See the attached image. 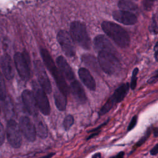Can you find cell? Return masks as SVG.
I'll return each instance as SVG.
<instances>
[{"label": "cell", "instance_id": "74e56055", "mask_svg": "<svg viewBox=\"0 0 158 158\" xmlns=\"http://www.w3.org/2000/svg\"><path fill=\"white\" fill-rule=\"evenodd\" d=\"M91 158H102L101 154L100 152H96L92 156Z\"/></svg>", "mask_w": 158, "mask_h": 158}, {"label": "cell", "instance_id": "484cf974", "mask_svg": "<svg viewBox=\"0 0 158 158\" xmlns=\"http://www.w3.org/2000/svg\"><path fill=\"white\" fill-rule=\"evenodd\" d=\"M137 121H138V117H137V115L133 116L131 118V120H130V123H129V124L128 125L127 131H131L132 129H133L135 127V126L137 124Z\"/></svg>", "mask_w": 158, "mask_h": 158}, {"label": "cell", "instance_id": "f546056e", "mask_svg": "<svg viewBox=\"0 0 158 158\" xmlns=\"http://www.w3.org/2000/svg\"><path fill=\"white\" fill-rule=\"evenodd\" d=\"M157 78H158V74H157V72L156 71L155 73V75L151 77L148 80V83L149 84H153L155 83L157 81Z\"/></svg>", "mask_w": 158, "mask_h": 158}, {"label": "cell", "instance_id": "8fae6325", "mask_svg": "<svg viewBox=\"0 0 158 158\" xmlns=\"http://www.w3.org/2000/svg\"><path fill=\"white\" fill-rule=\"evenodd\" d=\"M22 99L27 111L34 117L38 115V107L33 93L28 90L25 89L22 93Z\"/></svg>", "mask_w": 158, "mask_h": 158}, {"label": "cell", "instance_id": "ac0fdd59", "mask_svg": "<svg viewBox=\"0 0 158 158\" xmlns=\"http://www.w3.org/2000/svg\"><path fill=\"white\" fill-rule=\"evenodd\" d=\"M94 44L96 49L99 51H107L114 54V48L110 42L104 35H98L94 40Z\"/></svg>", "mask_w": 158, "mask_h": 158}, {"label": "cell", "instance_id": "5bb4252c", "mask_svg": "<svg viewBox=\"0 0 158 158\" xmlns=\"http://www.w3.org/2000/svg\"><path fill=\"white\" fill-rule=\"evenodd\" d=\"M69 90L75 100L79 103L84 104L86 101L87 98L85 90L78 81H72L70 83Z\"/></svg>", "mask_w": 158, "mask_h": 158}, {"label": "cell", "instance_id": "ab89813d", "mask_svg": "<svg viewBox=\"0 0 158 158\" xmlns=\"http://www.w3.org/2000/svg\"><path fill=\"white\" fill-rule=\"evenodd\" d=\"M0 113H1V109H0Z\"/></svg>", "mask_w": 158, "mask_h": 158}, {"label": "cell", "instance_id": "277c9868", "mask_svg": "<svg viewBox=\"0 0 158 158\" xmlns=\"http://www.w3.org/2000/svg\"><path fill=\"white\" fill-rule=\"evenodd\" d=\"M70 33L73 41L83 48L89 49L90 40L85 24L78 21L73 22L70 25Z\"/></svg>", "mask_w": 158, "mask_h": 158}, {"label": "cell", "instance_id": "7402d4cb", "mask_svg": "<svg viewBox=\"0 0 158 158\" xmlns=\"http://www.w3.org/2000/svg\"><path fill=\"white\" fill-rule=\"evenodd\" d=\"M152 127H149V128H147V130H146L144 135L135 144V146L133 147L134 150L136 149V148L140 147L143 144H144L147 141V139L149 138V136L151 135V131H152Z\"/></svg>", "mask_w": 158, "mask_h": 158}, {"label": "cell", "instance_id": "e0dca14e", "mask_svg": "<svg viewBox=\"0 0 158 158\" xmlns=\"http://www.w3.org/2000/svg\"><path fill=\"white\" fill-rule=\"evenodd\" d=\"M78 76L82 83L91 91H95L96 88V81L89 71L86 68L81 67L78 72Z\"/></svg>", "mask_w": 158, "mask_h": 158}, {"label": "cell", "instance_id": "d6a6232c", "mask_svg": "<svg viewBox=\"0 0 158 158\" xmlns=\"http://www.w3.org/2000/svg\"><path fill=\"white\" fill-rule=\"evenodd\" d=\"M99 133H100V132H92V133H91V134L86 138V141H88L89 139H91L93 138L94 137H95V136H96L97 135H98L99 134Z\"/></svg>", "mask_w": 158, "mask_h": 158}, {"label": "cell", "instance_id": "d6986e66", "mask_svg": "<svg viewBox=\"0 0 158 158\" xmlns=\"http://www.w3.org/2000/svg\"><path fill=\"white\" fill-rule=\"evenodd\" d=\"M54 103L60 111H64L66 109L67 106V96L62 93L59 89H56L54 93Z\"/></svg>", "mask_w": 158, "mask_h": 158}, {"label": "cell", "instance_id": "f35d334b", "mask_svg": "<svg viewBox=\"0 0 158 158\" xmlns=\"http://www.w3.org/2000/svg\"><path fill=\"white\" fill-rule=\"evenodd\" d=\"M109 158H114V156H112V157H110Z\"/></svg>", "mask_w": 158, "mask_h": 158}, {"label": "cell", "instance_id": "4dcf8cb0", "mask_svg": "<svg viewBox=\"0 0 158 158\" xmlns=\"http://www.w3.org/2000/svg\"><path fill=\"white\" fill-rule=\"evenodd\" d=\"M158 153V144L156 143L155 146L151 149L150 154L152 156H156Z\"/></svg>", "mask_w": 158, "mask_h": 158}, {"label": "cell", "instance_id": "1f68e13d", "mask_svg": "<svg viewBox=\"0 0 158 158\" xmlns=\"http://www.w3.org/2000/svg\"><path fill=\"white\" fill-rule=\"evenodd\" d=\"M152 28H151V30H152L153 33H157V23H156V22L155 20V19L154 17H153V19H152Z\"/></svg>", "mask_w": 158, "mask_h": 158}, {"label": "cell", "instance_id": "f1b7e54d", "mask_svg": "<svg viewBox=\"0 0 158 158\" xmlns=\"http://www.w3.org/2000/svg\"><path fill=\"white\" fill-rule=\"evenodd\" d=\"M4 138H5V133H4V127L0 122V146L2 145V143H4Z\"/></svg>", "mask_w": 158, "mask_h": 158}, {"label": "cell", "instance_id": "44dd1931", "mask_svg": "<svg viewBox=\"0 0 158 158\" xmlns=\"http://www.w3.org/2000/svg\"><path fill=\"white\" fill-rule=\"evenodd\" d=\"M118 6L122 10L130 12L136 10L138 8L136 4L131 0H120L118 3Z\"/></svg>", "mask_w": 158, "mask_h": 158}, {"label": "cell", "instance_id": "603a6c76", "mask_svg": "<svg viewBox=\"0 0 158 158\" xmlns=\"http://www.w3.org/2000/svg\"><path fill=\"white\" fill-rule=\"evenodd\" d=\"M74 123V118L72 115H67L63 121V126L65 131H68L73 125Z\"/></svg>", "mask_w": 158, "mask_h": 158}, {"label": "cell", "instance_id": "e575fe53", "mask_svg": "<svg viewBox=\"0 0 158 158\" xmlns=\"http://www.w3.org/2000/svg\"><path fill=\"white\" fill-rule=\"evenodd\" d=\"M124 155L125 152L123 151H120L114 156V158H124Z\"/></svg>", "mask_w": 158, "mask_h": 158}, {"label": "cell", "instance_id": "6da1fadb", "mask_svg": "<svg viewBox=\"0 0 158 158\" xmlns=\"http://www.w3.org/2000/svg\"><path fill=\"white\" fill-rule=\"evenodd\" d=\"M40 54L45 66L55 80L58 89L65 96H67L70 91L69 88L62 74L54 64V62L50 54L45 49H41L40 50Z\"/></svg>", "mask_w": 158, "mask_h": 158}, {"label": "cell", "instance_id": "d590c367", "mask_svg": "<svg viewBox=\"0 0 158 158\" xmlns=\"http://www.w3.org/2000/svg\"><path fill=\"white\" fill-rule=\"evenodd\" d=\"M54 155H55L54 152H50V153H49V154H46L45 156H41L40 157H38V158H51Z\"/></svg>", "mask_w": 158, "mask_h": 158}, {"label": "cell", "instance_id": "30bf717a", "mask_svg": "<svg viewBox=\"0 0 158 158\" xmlns=\"http://www.w3.org/2000/svg\"><path fill=\"white\" fill-rule=\"evenodd\" d=\"M19 127L21 132L25 138L30 142H33L36 139V128L33 123L27 116H22L20 118Z\"/></svg>", "mask_w": 158, "mask_h": 158}, {"label": "cell", "instance_id": "83f0119b", "mask_svg": "<svg viewBox=\"0 0 158 158\" xmlns=\"http://www.w3.org/2000/svg\"><path fill=\"white\" fill-rule=\"evenodd\" d=\"M155 0H143V5L146 10H150L152 7Z\"/></svg>", "mask_w": 158, "mask_h": 158}, {"label": "cell", "instance_id": "9c48e42d", "mask_svg": "<svg viewBox=\"0 0 158 158\" xmlns=\"http://www.w3.org/2000/svg\"><path fill=\"white\" fill-rule=\"evenodd\" d=\"M35 69L40 86L46 93H51L52 86L43 64L39 60H36L35 62Z\"/></svg>", "mask_w": 158, "mask_h": 158}, {"label": "cell", "instance_id": "5b68a950", "mask_svg": "<svg viewBox=\"0 0 158 158\" xmlns=\"http://www.w3.org/2000/svg\"><path fill=\"white\" fill-rule=\"evenodd\" d=\"M14 60L15 68L20 78L25 81L28 80L30 77V57L27 52H16L14 56Z\"/></svg>", "mask_w": 158, "mask_h": 158}, {"label": "cell", "instance_id": "836d02e7", "mask_svg": "<svg viewBox=\"0 0 158 158\" xmlns=\"http://www.w3.org/2000/svg\"><path fill=\"white\" fill-rule=\"evenodd\" d=\"M152 131L153 132V136L155 138H157L158 136V128L157 127H153L152 128Z\"/></svg>", "mask_w": 158, "mask_h": 158}, {"label": "cell", "instance_id": "cb8c5ba5", "mask_svg": "<svg viewBox=\"0 0 158 158\" xmlns=\"http://www.w3.org/2000/svg\"><path fill=\"white\" fill-rule=\"evenodd\" d=\"M6 98V88L4 78L0 72V99L4 100Z\"/></svg>", "mask_w": 158, "mask_h": 158}, {"label": "cell", "instance_id": "52a82bcc", "mask_svg": "<svg viewBox=\"0 0 158 158\" xmlns=\"http://www.w3.org/2000/svg\"><path fill=\"white\" fill-rule=\"evenodd\" d=\"M17 123L12 119L7 123L6 134L9 144L15 148H19L22 144V133Z\"/></svg>", "mask_w": 158, "mask_h": 158}, {"label": "cell", "instance_id": "3957f363", "mask_svg": "<svg viewBox=\"0 0 158 158\" xmlns=\"http://www.w3.org/2000/svg\"><path fill=\"white\" fill-rule=\"evenodd\" d=\"M98 62L101 69L108 75H114L119 72L121 65L114 54L107 51H99Z\"/></svg>", "mask_w": 158, "mask_h": 158}, {"label": "cell", "instance_id": "ffe728a7", "mask_svg": "<svg viewBox=\"0 0 158 158\" xmlns=\"http://www.w3.org/2000/svg\"><path fill=\"white\" fill-rule=\"evenodd\" d=\"M36 125V132L38 135L42 139L46 138L48 135V129L45 122L41 119H38Z\"/></svg>", "mask_w": 158, "mask_h": 158}, {"label": "cell", "instance_id": "8d00e7d4", "mask_svg": "<svg viewBox=\"0 0 158 158\" xmlns=\"http://www.w3.org/2000/svg\"><path fill=\"white\" fill-rule=\"evenodd\" d=\"M157 43H156L155 46H154V57H155V59L156 60H157Z\"/></svg>", "mask_w": 158, "mask_h": 158}, {"label": "cell", "instance_id": "d4e9b609", "mask_svg": "<svg viewBox=\"0 0 158 158\" xmlns=\"http://www.w3.org/2000/svg\"><path fill=\"white\" fill-rule=\"evenodd\" d=\"M138 71L139 69L138 68L136 67L133 69V72H132V75H131V82H130V88L134 90L136 87V83H137V75L138 73Z\"/></svg>", "mask_w": 158, "mask_h": 158}, {"label": "cell", "instance_id": "7a4b0ae2", "mask_svg": "<svg viewBox=\"0 0 158 158\" xmlns=\"http://www.w3.org/2000/svg\"><path fill=\"white\" fill-rule=\"evenodd\" d=\"M101 27L105 33L118 46L126 48L129 45V35L120 25L112 22H103Z\"/></svg>", "mask_w": 158, "mask_h": 158}, {"label": "cell", "instance_id": "ba28073f", "mask_svg": "<svg viewBox=\"0 0 158 158\" xmlns=\"http://www.w3.org/2000/svg\"><path fill=\"white\" fill-rule=\"evenodd\" d=\"M57 39L65 55L70 57H74L75 55V49L70 35L66 31L60 30L57 34Z\"/></svg>", "mask_w": 158, "mask_h": 158}, {"label": "cell", "instance_id": "9a60e30c", "mask_svg": "<svg viewBox=\"0 0 158 158\" xmlns=\"http://www.w3.org/2000/svg\"><path fill=\"white\" fill-rule=\"evenodd\" d=\"M130 89V84L125 83L118 86L108 99L113 106L122 102L128 93Z\"/></svg>", "mask_w": 158, "mask_h": 158}, {"label": "cell", "instance_id": "4fadbf2b", "mask_svg": "<svg viewBox=\"0 0 158 158\" xmlns=\"http://www.w3.org/2000/svg\"><path fill=\"white\" fill-rule=\"evenodd\" d=\"M56 64L58 69L65 78L69 81H73L74 80L75 75L73 72L71 67L62 56H60L57 57Z\"/></svg>", "mask_w": 158, "mask_h": 158}, {"label": "cell", "instance_id": "8992f818", "mask_svg": "<svg viewBox=\"0 0 158 158\" xmlns=\"http://www.w3.org/2000/svg\"><path fill=\"white\" fill-rule=\"evenodd\" d=\"M33 95L40 111L44 115H48L51 112V107L46 93L36 82L33 83Z\"/></svg>", "mask_w": 158, "mask_h": 158}, {"label": "cell", "instance_id": "4316f807", "mask_svg": "<svg viewBox=\"0 0 158 158\" xmlns=\"http://www.w3.org/2000/svg\"><path fill=\"white\" fill-rule=\"evenodd\" d=\"M109 122V118L107 119L105 122H103L102 123H101V125H99L98 127L94 128H93V129H92V130H90L88 131V133H92V132H101V128H102L103 127H104L105 125H106Z\"/></svg>", "mask_w": 158, "mask_h": 158}, {"label": "cell", "instance_id": "2e32d148", "mask_svg": "<svg viewBox=\"0 0 158 158\" xmlns=\"http://www.w3.org/2000/svg\"><path fill=\"white\" fill-rule=\"evenodd\" d=\"M1 65L2 73L6 79L10 80L14 76V69L13 62L8 54L3 55L1 58Z\"/></svg>", "mask_w": 158, "mask_h": 158}, {"label": "cell", "instance_id": "7c38bea8", "mask_svg": "<svg viewBox=\"0 0 158 158\" xmlns=\"http://www.w3.org/2000/svg\"><path fill=\"white\" fill-rule=\"evenodd\" d=\"M113 17L117 22L125 25H133L137 22V17L134 14L125 10L114 12Z\"/></svg>", "mask_w": 158, "mask_h": 158}]
</instances>
